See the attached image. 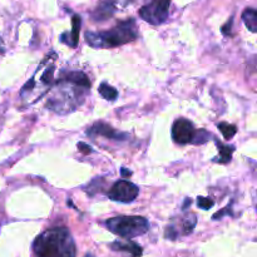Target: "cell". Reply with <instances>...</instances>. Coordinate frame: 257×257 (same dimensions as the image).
<instances>
[{"label":"cell","mask_w":257,"mask_h":257,"mask_svg":"<svg viewBox=\"0 0 257 257\" xmlns=\"http://www.w3.org/2000/svg\"><path fill=\"white\" fill-rule=\"evenodd\" d=\"M35 257H75L74 240L65 227L50 228L40 233L33 242Z\"/></svg>","instance_id":"obj_1"},{"label":"cell","mask_w":257,"mask_h":257,"mask_svg":"<svg viewBox=\"0 0 257 257\" xmlns=\"http://www.w3.org/2000/svg\"><path fill=\"white\" fill-rule=\"evenodd\" d=\"M53 79H54V67H49L47 70L44 72V74L42 75V82L44 83V84H50V83L53 82Z\"/></svg>","instance_id":"obj_19"},{"label":"cell","mask_w":257,"mask_h":257,"mask_svg":"<svg viewBox=\"0 0 257 257\" xmlns=\"http://www.w3.org/2000/svg\"><path fill=\"white\" fill-rule=\"evenodd\" d=\"M215 143H216V146H217L220 156L216 158H213L212 160L213 162L221 163V165H225V163L230 162L231 158H232V153H233V151H235V147H232V146L223 145V143H221L220 141H217V140L215 141Z\"/></svg>","instance_id":"obj_13"},{"label":"cell","mask_w":257,"mask_h":257,"mask_svg":"<svg viewBox=\"0 0 257 257\" xmlns=\"http://www.w3.org/2000/svg\"><path fill=\"white\" fill-rule=\"evenodd\" d=\"M140 193V188L135 183L127 180H120L112 186L108 192V197L115 202L131 203L137 198Z\"/></svg>","instance_id":"obj_6"},{"label":"cell","mask_w":257,"mask_h":257,"mask_svg":"<svg viewBox=\"0 0 257 257\" xmlns=\"http://www.w3.org/2000/svg\"><path fill=\"white\" fill-rule=\"evenodd\" d=\"M171 0H152L140 9V17L152 25H161L168 19Z\"/></svg>","instance_id":"obj_5"},{"label":"cell","mask_w":257,"mask_h":257,"mask_svg":"<svg viewBox=\"0 0 257 257\" xmlns=\"http://www.w3.org/2000/svg\"><path fill=\"white\" fill-rule=\"evenodd\" d=\"M60 80L69 82L72 83V84L78 85V87L84 88V89H89L90 85H92L90 84L89 78L87 77V74H84L83 72H77V70H74V72H67L62 78H60Z\"/></svg>","instance_id":"obj_12"},{"label":"cell","mask_w":257,"mask_h":257,"mask_svg":"<svg viewBox=\"0 0 257 257\" xmlns=\"http://www.w3.org/2000/svg\"><path fill=\"white\" fill-rule=\"evenodd\" d=\"M99 94L102 95L104 99L107 100H110V102H113V100L117 99L118 97V92L115 88H113L112 85L107 84V83H102V84L99 85Z\"/></svg>","instance_id":"obj_15"},{"label":"cell","mask_w":257,"mask_h":257,"mask_svg":"<svg viewBox=\"0 0 257 257\" xmlns=\"http://www.w3.org/2000/svg\"><path fill=\"white\" fill-rule=\"evenodd\" d=\"M78 148H79V151L83 153V155H90V153H92V147L85 145V143L83 142L78 143Z\"/></svg>","instance_id":"obj_22"},{"label":"cell","mask_w":257,"mask_h":257,"mask_svg":"<svg viewBox=\"0 0 257 257\" xmlns=\"http://www.w3.org/2000/svg\"><path fill=\"white\" fill-rule=\"evenodd\" d=\"M87 135L90 136V137H97V136H99V137H104L108 138V140L114 141H125L128 138L127 133L118 132V131H115L112 125L103 122L94 123V124L88 130Z\"/></svg>","instance_id":"obj_8"},{"label":"cell","mask_w":257,"mask_h":257,"mask_svg":"<svg viewBox=\"0 0 257 257\" xmlns=\"http://www.w3.org/2000/svg\"><path fill=\"white\" fill-rule=\"evenodd\" d=\"M105 227L122 238H135L150 230V222L142 216H117L105 221Z\"/></svg>","instance_id":"obj_4"},{"label":"cell","mask_w":257,"mask_h":257,"mask_svg":"<svg viewBox=\"0 0 257 257\" xmlns=\"http://www.w3.org/2000/svg\"><path fill=\"white\" fill-rule=\"evenodd\" d=\"M138 38V29L135 19L122 20L115 27L107 32H87L85 42L89 47L97 48H114L135 42Z\"/></svg>","instance_id":"obj_2"},{"label":"cell","mask_w":257,"mask_h":257,"mask_svg":"<svg viewBox=\"0 0 257 257\" xmlns=\"http://www.w3.org/2000/svg\"><path fill=\"white\" fill-rule=\"evenodd\" d=\"M80 27H82V18H80V15L74 14L72 17V32L63 33L60 35V42L67 44L70 48L77 47L78 42H79Z\"/></svg>","instance_id":"obj_10"},{"label":"cell","mask_w":257,"mask_h":257,"mask_svg":"<svg viewBox=\"0 0 257 257\" xmlns=\"http://www.w3.org/2000/svg\"><path fill=\"white\" fill-rule=\"evenodd\" d=\"M195 133L193 124L185 118H180L172 125V138L178 145H187L192 142Z\"/></svg>","instance_id":"obj_7"},{"label":"cell","mask_w":257,"mask_h":257,"mask_svg":"<svg viewBox=\"0 0 257 257\" xmlns=\"http://www.w3.org/2000/svg\"><path fill=\"white\" fill-rule=\"evenodd\" d=\"M57 84L58 89L49 98L47 107L54 112L59 113V114H65V113L77 109L84 100L83 99L84 95L82 92V89H84V88H80L78 85L60 79L58 80Z\"/></svg>","instance_id":"obj_3"},{"label":"cell","mask_w":257,"mask_h":257,"mask_svg":"<svg viewBox=\"0 0 257 257\" xmlns=\"http://www.w3.org/2000/svg\"><path fill=\"white\" fill-rule=\"evenodd\" d=\"M230 210H231V206L222 208V210H221L220 212L215 213V215L212 216V218H213V220H220V218H222L225 215H231V211Z\"/></svg>","instance_id":"obj_21"},{"label":"cell","mask_w":257,"mask_h":257,"mask_svg":"<svg viewBox=\"0 0 257 257\" xmlns=\"http://www.w3.org/2000/svg\"><path fill=\"white\" fill-rule=\"evenodd\" d=\"M191 202H192V201H191V198H186L185 202H183L182 210H183V211H186V208L190 207V206H191Z\"/></svg>","instance_id":"obj_24"},{"label":"cell","mask_w":257,"mask_h":257,"mask_svg":"<svg viewBox=\"0 0 257 257\" xmlns=\"http://www.w3.org/2000/svg\"><path fill=\"white\" fill-rule=\"evenodd\" d=\"M232 24H233V17H231L230 19H228V22L226 23V24L223 25L222 28H221V30H222V34L223 35H232V32H231V28H232Z\"/></svg>","instance_id":"obj_20"},{"label":"cell","mask_w":257,"mask_h":257,"mask_svg":"<svg viewBox=\"0 0 257 257\" xmlns=\"http://www.w3.org/2000/svg\"><path fill=\"white\" fill-rule=\"evenodd\" d=\"M120 175H122L123 178H130L131 176H132V172H131V171H128L127 168L123 167L122 170H120Z\"/></svg>","instance_id":"obj_23"},{"label":"cell","mask_w":257,"mask_h":257,"mask_svg":"<svg viewBox=\"0 0 257 257\" xmlns=\"http://www.w3.org/2000/svg\"><path fill=\"white\" fill-rule=\"evenodd\" d=\"M5 53V47H4V43H3L2 37H0V54H4Z\"/></svg>","instance_id":"obj_25"},{"label":"cell","mask_w":257,"mask_h":257,"mask_svg":"<svg viewBox=\"0 0 257 257\" xmlns=\"http://www.w3.org/2000/svg\"><path fill=\"white\" fill-rule=\"evenodd\" d=\"M242 20L251 33L257 32V12L253 8H247L242 13Z\"/></svg>","instance_id":"obj_14"},{"label":"cell","mask_w":257,"mask_h":257,"mask_svg":"<svg viewBox=\"0 0 257 257\" xmlns=\"http://www.w3.org/2000/svg\"><path fill=\"white\" fill-rule=\"evenodd\" d=\"M84 257H94V256H92V255H90V253H87V255H85Z\"/></svg>","instance_id":"obj_26"},{"label":"cell","mask_w":257,"mask_h":257,"mask_svg":"<svg viewBox=\"0 0 257 257\" xmlns=\"http://www.w3.org/2000/svg\"><path fill=\"white\" fill-rule=\"evenodd\" d=\"M110 248L113 251H120V252L130 253L131 257H141L143 253L142 247L133 241H114L110 243Z\"/></svg>","instance_id":"obj_11"},{"label":"cell","mask_w":257,"mask_h":257,"mask_svg":"<svg viewBox=\"0 0 257 257\" xmlns=\"http://www.w3.org/2000/svg\"><path fill=\"white\" fill-rule=\"evenodd\" d=\"M208 138H211V135L207 131L198 130L197 132L195 133V137H193L192 142L191 143H193V145H203V143H206L207 141H210Z\"/></svg>","instance_id":"obj_17"},{"label":"cell","mask_w":257,"mask_h":257,"mask_svg":"<svg viewBox=\"0 0 257 257\" xmlns=\"http://www.w3.org/2000/svg\"><path fill=\"white\" fill-rule=\"evenodd\" d=\"M115 10H117L115 0H100L90 13V18L94 22H105L114 15Z\"/></svg>","instance_id":"obj_9"},{"label":"cell","mask_w":257,"mask_h":257,"mask_svg":"<svg viewBox=\"0 0 257 257\" xmlns=\"http://www.w3.org/2000/svg\"><path fill=\"white\" fill-rule=\"evenodd\" d=\"M215 202H213L211 198L208 197H197V206L201 208V210H210V208L213 207Z\"/></svg>","instance_id":"obj_18"},{"label":"cell","mask_w":257,"mask_h":257,"mask_svg":"<svg viewBox=\"0 0 257 257\" xmlns=\"http://www.w3.org/2000/svg\"><path fill=\"white\" fill-rule=\"evenodd\" d=\"M218 130L221 131V133L223 135V137L226 140H231V138L235 137L236 132H237V128L236 125L230 124V123H218Z\"/></svg>","instance_id":"obj_16"}]
</instances>
